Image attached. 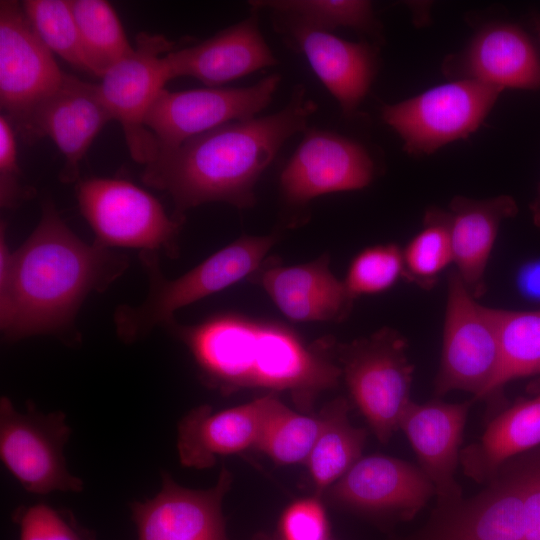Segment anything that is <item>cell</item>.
Wrapping results in <instances>:
<instances>
[{"instance_id": "cell-1", "label": "cell", "mask_w": 540, "mask_h": 540, "mask_svg": "<svg viewBox=\"0 0 540 540\" xmlns=\"http://www.w3.org/2000/svg\"><path fill=\"white\" fill-rule=\"evenodd\" d=\"M128 261L111 248L81 240L49 199L36 228L14 252L2 225L0 320L5 339L65 334L85 298L106 289Z\"/></svg>"}, {"instance_id": "cell-2", "label": "cell", "mask_w": 540, "mask_h": 540, "mask_svg": "<svg viewBox=\"0 0 540 540\" xmlns=\"http://www.w3.org/2000/svg\"><path fill=\"white\" fill-rule=\"evenodd\" d=\"M316 110L305 88L297 85L288 103L275 113L230 122L158 151L145 165L142 180L167 192L180 217L185 210L210 202L253 206L262 173L292 136L308 128Z\"/></svg>"}, {"instance_id": "cell-3", "label": "cell", "mask_w": 540, "mask_h": 540, "mask_svg": "<svg viewBox=\"0 0 540 540\" xmlns=\"http://www.w3.org/2000/svg\"><path fill=\"white\" fill-rule=\"evenodd\" d=\"M167 325L187 345L204 379L222 390H290L306 403L317 392L334 387L342 373L281 325L232 314L191 326L174 320Z\"/></svg>"}, {"instance_id": "cell-4", "label": "cell", "mask_w": 540, "mask_h": 540, "mask_svg": "<svg viewBox=\"0 0 540 540\" xmlns=\"http://www.w3.org/2000/svg\"><path fill=\"white\" fill-rule=\"evenodd\" d=\"M272 236H245L217 251L184 275L163 276L157 252L143 251L140 258L149 280L140 305H121L114 315L116 332L125 343L145 337L157 325H167L174 313L221 291L255 271L274 244Z\"/></svg>"}, {"instance_id": "cell-5", "label": "cell", "mask_w": 540, "mask_h": 540, "mask_svg": "<svg viewBox=\"0 0 540 540\" xmlns=\"http://www.w3.org/2000/svg\"><path fill=\"white\" fill-rule=\"evenodd\" d=\"M76 199L97 244L176 253L181 217L168 215L151 193L134 183L103 177L80 180Z\"/></svg>"}, {"instance_id": "cell-6", "label": "cell", "mask_w": 540, "mask_h": 540, "mask_svg": "<svg viewBox=\"0 0 540 540\" xmlns=\"http://www.w3.org/2000/svg\"><path fill=\"white\" fill-rule=\"evenodd\" d=\"M502 91L476 80H453L383 106L382 119L401 137L404 151L429 155L474 133Z\"/></svg>"}, {"instance_id": "cell-7", "label": "cell", "mask_w": 540, "mask_h": 540, "mask_svg": "<svg viewBox=\"0 0 540 540\" xmlns=\"http://www.w3.org/2000/svg\"><path fill=\"white\" fill-rule=\"evenodd\" d=\"M499 370V342L494 308L476 301L456 273L447 285L440 366L434 382L436 396L453 390L486 399Z\"/></svg>"}, {"instance_id": "cell-8", "label": "cell", "mask_w": 540, "mask_h": 540, "mask_svg": "<svg viewBox=\"0 0 540 540\" xmlns=\"http://www.w3.org/2000/svg\"><path fill=\"white\" fill-rule=\"evenodd\" d=\"M70 434L62 411L44 413L28 401L19 412L8 397H1L0 458L27 492L83 490V480L69 471L64 456Z\"/></svg>"}, {"instance_id": "cell-9", "label": "cell", "mask_w": 540, "mask_h": 540, "mask_svg": "<svg viewBox=\"0 0 540 540\" xmlns=\"http://www.w3.org/2000/svg\"><path fill=\"white\" fill-rule=\"evenodd\" d=\"M406 340L384 328L342 348L346 383L377 438L387 442L410 403L413 366Z\"/></svg>"}, {"instance_id": "cell-10", "label": "cell", "mask_w": 540, "mask_h": 540, "mask_svg": "<svg viewBox=\"0 0 540 540\" xmlns=\"http://www.w3.org/2000/svg\"><path fill=\"white\" fill-rule=\"evenodd\" d=\"M280 81L279 74H271L246 87L164 88L145 118L156 140V153L224 124L256 117L272 101Z\"/></svg>"}, {"instance_id": "cell-11", "label": "cell", "mask_w": 540, "mask_h": 540, "mask_svg": "<svg viewBox=\"0 0 540 540\" xmlns=\"http://www.w3.org/2000/svg\"><path fill=\"white\" fill-rule=\"evenodd\" d=\"M174 42L163 35L140 33L134 51L113 65L98 84L113 120L120 123L131 157L144 166L156 153L146 115L165 84L173 79L167 55Z\"/></svg>"}, {"instance_id": "cell-12", "label": "cell", "mask_w": 540, "mask_h": 540, "mask_svg": "<svg viewBox=\"0 0 540 540\" xmlns=\"http://www.w3.org/2000/svg\"><path fill=\"white\" fill-rule=\"evenodd\" d=\"M63 72L21 3L0 1V106L16 134L62 85Z\"/></svg>"}, {"instance_id": "cell-13", "label": "cell", "mask_w": 540, "mask_h": 540, "mask_svg": "<svg viewBox=\"0 0 540 540\" xmlns=\"http://www.w3.org/2000/svg\"><path fill=\"white\" fill-rule=\"evenodd\" d=\"M303 133L280 176L288 203L304 205L324 194L359 190L371 183L374 162L359 142L318 128Z\"/></svg>"}, {"instance_id": "cell-14", "label": "cell", "mask_w": 540, "mask_h": 540, "mask_svg": "<svg viewBox=\"0 0 540 540\" xmlns=\"http://www.w3.org/2000/svg\"><path fill=\"white\" fill-rule=\"evenodd\" d=\"M112 120L98 84L67 74L60 88L33 112L18 135L26 143L50 138L65 159L59 178L71 183L78 181L80 163L95 137Z\"/></svg>"}, {"instance_id": "cell-15", "label": "cell", "mask_w": 540, "mask_h": 540, "mask_svg": "<svg viewBox=\"0 0 540 540\" xmlns=\"http://www.w3.org/2000/svg\"><path fill=\"white\" fill-rule=\"evenodd\" d=\"M230 484L225 468L206 490L183 487L162 471L159 492L130 503L137 540H227L221 505Z\"/></svg>"}, {"instance_id": "cell-16", "label": "cell", "mask_w": 540, "mask_h": 540, "mask_svg": "<svg viewBox=\"0 0 540 540\" xmlns=\"http://www.w3.org/2000/svg\"><path fill=\"white\" fill-rule=\"evenodd\" d=\"M274 18L275 27L285 41L306 57L342 113L351 116L365 99L377 74L375 46L348 41L281 16Z\"/></svg>"}, {"instance_id": "cell-17", "label": "cell", "mask_w": 540, "mask_h": 540, "mask_svg": "<svg viewBox=\"0 0 540 540\" xmlns=\"http://www.w3.org/2000/svg\"><path fill=\"white\" fill-rule=\"evenodd\" d=\"M443 72L453 80H476L502 88L540 89V56L518 25L492 22L477 31L459 53L449 55Z\"/></svg>"}, {"instance_id": "cell-18", "label": "cell", "mask_w": 540, "mask_h": 540, "mask_svg": "<svg viewBox=\"0 0 540 540\" xmlns=\"http://www.w3.org/2000/svg\"><path fill=\"white\" fill-rule=\"evenodd\" d=\"M472 402L414 401L405 408L399 423L410 441L422 471L431 480L438 504L452 506L461 501L462 490L455 480L459 448Z\"/></svg>"}, {"instance_id": "cell-19", "label": "cell", "mask_w": 540, "mask_h": 540, "mask_svg": "<svg viewBox=\"0 0 540 540\" xmlns=\"http://www.w3.org/2000/svg\"><path fill=\"white\" fill-rule=\"evenodd\" d=\"M259 10L195 45L171 51L167 58L172 78H195L217 87L247 76L277 60L258 23Z\"/></svg>"}, {"instance_id": "cell-20", "label": "cell", "mask_w": 540, "mask_h": 540, "mask_svg": "<svg viewBox=\"0 0 540 540\" xmlns=\"http://www.w3.org/2000/svg\"><path fill=\"white\" fill-rule=\"evenodd\" d=\"M434 493L422 469L383 455L359 459L332 488V496L342 504L405 519L422 509Z\"/></svg>"}, {"instance_id": "cell-21", "label": "cell", "mask_w": 540, "mask_h": 540, "mask_svg": "<svg viewBox=\"0 0 540 540\" xmlns=\"http://www.w3.org/2000/svg\"><path fill=\"white\" fill-rule=\"evenodd\" d=\"M271 397L215 413L206 405L191 410L178 425L181 464L204 469L212 466L218 455L256 446Z\"/></svg>"}, {"instance_id": "cell-22", "label": "cell", "mask_w": 540, "mask_h": 540, "mask_svg": "<svg viewBox=\"0 0 540 540\" xmlns=\"http://www.w3.org/2000/svg\"><path fill=\"white\" fill-rule=\"evenodd\" d=\"M518 213L509 195L476 200L455 196L449 205L453 263L469 292L486 291L485 273L501 223Z\"/></svg>"}, {"instance_id": "cell-23", "label": "cell", "mask_w": 540, "mask_h": 540, "mask_svg": "<svg viewBox=\"0 0 540 540\" xmlns=\"http://www.w3.org/2000/svg\"><path fill=\"white\" fill-rule=\"evenodd\" d=\"M261 284L279 308L293 321H333L344 318L354 298L345 283L329 270L328 261L269 268Z\"/></svg>"}, {"instance_id": "cell-24", "label": "cell", "mask_w": 540, "mask_h": 540, "mask_svg": "<svg viewBox=\"0 0 540 540\" xmlns=\"http://www.w3.org/2000/svg\"><path fill=\"white\" fill-rule=\"evenodd\" d=\"M499 470L503 472L497 473L487 489L454 505L456 515L445 540H524L522 491L508 472Z\"/></svg>"}, {"instance_id": "cell-25", "label": "cell", "mask_w": 540, "mask_h": 540, "mask_svg": "<svg viewBox=\"0 0 540 540\" xmlns=\"http://www.w3.org/2000/svg\"><path fill=\"white\" fill-rule=\"evenodd\" d=\"M540 444V394L497 415L481 439L461 451L464 472L478 482L497 475L510 458Z\"/></svg>"}, {"instance_id": "cell-26", "label": "cell", "mask_w": 540, "mask_h": 540, "mask_svg": "<svg viewBox=\"0 0 540 540\" xmlns=\"http://www.w3.org/2000/svg\"><path fill=\"white\" fill-rule=\"evenodd\" d=\"M347 413L348 404L341 398L321 415L322 428L306 461L319 488L341 478L360 458L366 431L353 427Z\"/></svg>"}, {"instance_id": "cell-27", "label": "cell", "mask_w": 540, "mask_h": 540, "mask_svg": "<svg viewBox=\"0 0 540 540\" xmlns=\"http://www.w3.org/2000/svg\"><path fill=\"white\" fill-rule=\"evenodd\" d=\"M495 313L499 370L488 396L511 380L540 374V310L495 309Z\"/></svg>"}, {"instance_id": "cell-28", "label": "cell", "mask_w": 540, "mask_h": 540, "mask_svg": "<svg viewBox=\"0 0 540 540\" xmlns=\"http://www.w3.org/2000/svg\"><path fill=\"white\" fill-rule=\"evenodd\" d=\"M90 74L101 78L134 51L120 19L107 1L69 0Z\"/></svg>"}, {"instance_id": "cell-29", "label": "cell", "mask_w": 540, "mask_h": 540, "mask_svg": "<svg viewBox=\"0 0 540 540\" xmlns=\"http://www.w3.org/2000/svg\"><path fill=\"white\" fill-rule=\"evenodd\" d=\"M249 3L259 11L267 9L274 15L327 32L341 27L364 33H374L379 29L370 1L263 0Z\"/></svg>"}, {"instance_id": "cell-30", "label": "cell", "mask_w": 540, "mask_h": 540, "mask_svg": "<svg viewBox=\"0 0 540 540\" xmlns=\"http://www.w3.org/2000/svg\"><path fill=\"white\" fill-rule=\"evenodd\" d=\"M322 424L321 416L298 414L272 395L255 447L280 464L306 462Z\"/></svg>"}, {"instance_id": "cell-31", "label": "cell", "mask_w": 540, "mask_h": 540, "mask_svg": "<svg viewBox=\"0 0 540 540\" xmlns=\"http://www.w3.org/2000/svg\"><path fill=\"white\" fill-rule=\"evenodd\" d=\"M404 278L422 288L432 287L453 263L449 211L430 207L421 230L402 250Z\"/></svg>"}, {"instance_id": "cell-32", "label": "cell", "mask_w": 540, "mask_h": 540, "mask_svg": "<svg viewBox=\"0 0 540 540\" xmlns=\"http://www.w3.org/2000/svg\"><path fill=\"white\" fill-rule=\"evenodd\" d=\"M20 3L32 27L50 51L72 66L90 73L70 2L24 0Z\"/></svg>"}, {"instance_id": "cell-33", "label": "cell", "mask_w": 540, "mask_h": 540, "mask_svg": "<svg viewBox=\"0 0 540 540\" xmlns=\"http://www.w3.org/2000/svg\"><path fill=\"white\" fill-rule=\"evenodd\" d=\"M401 277H404L402 249L390 243L361 251L351 262L344 283L350 295L356 298L384 292Z\"/></svg>"}, {"instance_id": "cell-34", "label": "cell", "mask_w": 540, "mask_h": 540, "mask_svg": "<svg viewBox=\"0 0 540 540\" xmlns=\"http://www.w3.org/2000/svg\"><path fill=\"white\" fill-rule=\"evenodd\" d=\"M19 540H96L93 531L81 526L67 509L46 503L22 505L12 514Z\"/></svg>"}, {"instance_id": "cell-35", "label": "cell", "mask_w": 540, "mask_h": 540, "mask_svg": "<svg viewBox=\"0 0 540 540\" xmlns=\"http://www.w3.org/2000/svg\"><path fill=\"white\" fill-rule=\"evenodd\" d=\"M30 188L22 183L18 164L16 132L3 115H0V204L10 208L30 197Z\"/></svg>"}, {"instance_id": "cell-36", "label": "cell", "mask_w": 540, "mask_h": 540, "mask_svg": "<svg viewBox=\"0 0 540 540\" xmlns=\"http://www.w3.org/2000/svg\"><path fill=\"white\" fill-rule=\"evenodd\" d=\"M520 487L525 508L524 540H540V452L506 465Z\"/></svg>"}, {"instance_id": "cell-37", "label": "cell", "mask_w": 540, "mask_h": 540, "mask_svg": "<svg viewBox=\"0 0 540 540\" xmlns=\"http://www.w3.org/2000/svg\"><path fill=\"white\" fill-rule=\"evenodd\" d=\"M284 540H326L327 521L321 504L306 499L292 504L281 521Z\"/></svg>"}, {"instance_id": "cell-38", "label": "cell", "mask_w": 540, "mask_h": 540, "mask_svg": "<svg viewBox=\"0 0 540 540\" xmlns=\"http://www.w3.org/2000/svg\"><path fill=\"white\" fill-rule=\"evenodd\" d=\"M518 285L523 293L540 297V262L526 265L518 276Z\"/></svg>"}, {"instance_id": "cell-39", "label": "cell", "mask_w": 540, "mask_h": 540, "mask_svg": "<svg viewBox=\"0 0 540 540\" xmlns=\"http://www.w3.org/2000/svg\"><path fill=\"white\" fill-rule=\"evenodd\" d=\"M530 211L534 224L540 229V186L534 200L530 204Z\"/></svg>"}, {"instance_id": "cell-40", "label": "cell", "mask_w": 540, "mask_h": 540, "mask_svg": "<svg viewBox=\"0 0 540 540\" xmlns=\"http://www.w3.org/2000/svg\"><path fill=\"white\" fill-rule=\"evenodd\" d=\"M532 22H533L535 31L537 33L538 39L540 41V16H534L532 19Z\"/></svg>"}]
</instances>
